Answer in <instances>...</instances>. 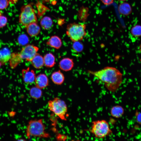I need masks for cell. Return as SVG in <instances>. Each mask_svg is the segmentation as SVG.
I'll list each match as a JSON object with an SVG mask.
<instances>
[{"instance_id":"cell-1","label":"cell","mask_w":141,"mask_h":141,"mask_svg":"<svg viewBox=\"0 0 141 141\" xmlns=\"http://www.w3.org/2000/svg\"><path fill=\"white\" fill-rule=\"evenodd\" d=\"M88 72L102 81L111 92L117 91L122 83V73L113 67L107 66L97 71L89 70Z\"/></svg>"},{"instance_id":"cell-2","label":"cell","mask_w":141,"mask_h":141,"mask_svg":"<svg viewBox=\"0 0 141 141\" xmlns=\"http://www.w3.org/2000/svg\"><path fill=\"white\" fill-rule=\"evenodd\" d=\"M26 136L28 139L31 137L49 138L50 134L46 131L45 126L42 119L31 120L28 122L26 130Z\"/></svg>"},{"instance_id":"cell-3","label":"cell","mask_w":141,"mask_h":141,"mask_svg":"<svg viewBox=\"0 0 141 141\" xmlns=\"http://www.w3.org/2000/svg\"><path fill=\"white\" fill-rule=\"evenodd\" d=\"M87 25L84 23L74 22L67 25L66 34L73 42L81 41L87 35Z\"/></svg>"},{"instance_id":"cell-4","label":"cell","mask_w":141,"mask_h":141,"mask_svg":"<svg viewBox=\"0 0 141 141\" xmlns=\"http://www.w3.org/2000/svg\"><path fill=\"white\" fill-rule=\"evenodd\" d=\"M90 131L95 137L99 139L110 136L113 133L108 122L104 120L93 121Z\"/></svg>"},{"instance_id":"cell-5","label":"cell","mask_w":141,"mask_h":141,"mask_svg":"<svg viewBox=\"0 0 141 141\" xmlns=\"http://www.w3.org/2000/svg\"><path fill=\"white\" fill-rule=\"evenodd\" d=\"M49 109L62 120L66 121L67 107L65 102L58 97L49 101Z\"/></svg>"},{"instance_id":"cell-6","label":"cell","mask_w":141,"mask_h":141,"mask_svg":"<svg viewBox=\"0 0 141 141\" xmlns=\"http://www.w3.org/2000/svg\"><path fill=\"white\" fill-rule=\"evenodd\" d=\"M19 22L25 27L31 23L37 22L35 11L31 4H28L21 7Z\"/></svg>"},{"instance_id":"cell-7","label":"cell","mask_w":141,"mask_h":141,"mask_svg":"<svg viewBox=\"0 0 141 141\" xmlns=\"http://www.w3.org/2000/svg\"><path fill=\"white\" fill-rule=\"evenodd\" d=\"M39 50L38 47L33 45L28 44L23 47L19 52L22 60L30 61L38 53Z\"/></svg>"},{"instance_id":"cell-8","label":"cell","mask_w":141,"mask_h":141,"mask_svg":"<svg viewBox=\"0 0 141 141\" xmlns=\"http://www.w3.org/2000/svg\"><path fill=\"white\" fill-rule=\"evenodd\" d=\"M22 75L24 82L27 84H31L34 82L36 77L34 71L28 67L22 70Z\"/></svg>"},{"instance_id":"cell-9","label":"cell","mask_w":141,"mask_h":141,"mask_svg":"<svg viewBox=\"0 0 141 141\" xmlns=\"http://www.w3.org/2000/svg\"><path fill=\"white\" fill-rule=\"evenodd\" d=\"M34 82L36 86L42 89L46 87L48 85L49 80L46 74L41 73L36 77Z\"/></svg>"},{"instance_id":"cell-10","label":"cell","mask_w":141,"mask_h":141,"mask_svg":"<svg viewBox=\"0 0 141 141\" xmlns=\"http://www.w3.org/2000/svg\"><path fill=\"white\" fill-rule=\"evenodd\" d=\"M74 65L73 59L68 57L63 58L60 61L59 63L60 69L66 72L71 70L73 68Z\"/></svg>"},{"instance_id":"cell-11","label":"cell","mask_w":141,"mask_h":141,"mask_svg":"<svg viewBox=\"0 0 141 141\" xmlns=\"http://www.w3.org/2000/svg\"><path fill=\"white\" fill-rule=\"evenodd\" d=\"M26 27V31L28 34L32 37L38 35L40 31V27L37 24V22L31 23Z\"/></svg>"},{"instance_id":"cell-12","label":"cell","mask_w":141,"mask_h":141,"mask_svg":"<svg viewBox=\"0 0 141 141\" xmlns=\"http://www.w3.org/2000/svg\"><path fill=\"white\" fill-rule=\"evenodd\" d=\"M46 44L56 49H59L61 46L62 42L61 39L57 36H51L46 42Z\"/></svg>"},{"instance_id":"cell-13","label":"cell","mask_w":141,"mask_h":141,"mask_svg":"<svg viewBox=\"0 0 141 141\" xmlns=\"http://www.w3.org/2000/svg\"><path fill=\"white\" fill-rule=\"evenodd\" d=\"M11 54L10 50L7 47L0 49V62L2 65L5 64L9 61Z\"/></svg>"},{"instance_id":"cell-14","label":"cell","mask_w":141,"mask_h":141,"mask_svg":"<svg viewBox=\"0 0 141 141\" xmlns=\"http://www.w3.org/2000/svg\"><path fill=\"white\" fill-rule=\"evenodd\" d=\"M51 78L53 82L58 85L62 84L65 79L63 74L60 70L53 72L51 75Z\"/></svg>"},{"instance_id":"cell-15","label":"cell","mask_w":141,"mask_h":141,"mask_svg":"<svg viewBox=\"0 0 141 141\" xmlns=\"http://www.w3.org/2000/svg\"><path fill=\"white\" fill-rule=\"evenodd\" d=\"M32 66L35 68L40 69L44 65L43 57L37 53L31 61Z\"/></svg>"},{"instance_id":"cell-16","label":"cell","mask_w":141,"mask_h":141,"mask_svg":"<svg viewBox=\"0 0 141 141\" xmlns=\"http://www.w3.org/2000/svg\"><path fill=\"white\" fill-rule=\"evenodd\" d=\"M118 10L120 14L124 16L129 15L132 11L130 4L126 2H124L120 3L119 6Z\"/></svg>"},{"instance_id":"cell-17","label":"cell","mask_w":141,"mask_h":141,"mask_svg":"<svg viewBox=\"0 0 141 141\" xmlns=\"http://www.w3.org/2000/svg\"><path fill=\"white\" fill-rule=\"evenodd\" d=\"M44 65L48 68L53 67L56 64L55 58L51 53L46 54L43 57Z\"/></svg>"},{"instance_id":"cell-18","label":"cell","mask_w":141,"mask_h":141,"mask_svg":"<svg viewBox=\"0 0 141 141\" xmlns=\"http://www.w3.org/2000/svg\"><path fill=\"white\" fill-rule=\"evenodd\" d=\"M22 60L19 52L11 53L10 58L9 61L10 68L13 69L15 68L21 63Z\"/></svg>"},{"instance_id":"cell-19","label":"cell","mask_w":141,"mask_h":141,"mask_svg":"<svg viewBox=\"0 0 141 141\" xmlns=\"http://www.w3.org/2000/svg\"><path fill=\"white\" fill-rule=\"evenodd\" d=\"M124 113V108L121 106L117 105L113 106L111 109L110 114L115 118H119L121 117Z\"/></svg>"},{"instance_id":"cell-20","label":"cell","mask_w":141,"mask_h":141,"mask_svg":"<svg viewBox=\"0 0 141 141\" xmlns=\"http://www.w3.org/2000/svg\"><path fill=\"white\" fill-rule=\"evenodd\" d=\"M40 24L43 29L47 30L50 29L52 27L53 22L51 18L47 16H45L41 19Z\"/></svg>"},{"instance_id":"cell-21","label":"cell","mask_w":141,"mask_h":141,"mask_svg":"<svg viewBox=\"0 0 141 141\" xmlns=\"http://www.w3.org/2000/svg\"><path fill=\"white\" fill-rule=\"evenodd\" d=\"M41 89L36 86L32 87L29 91L30 96L34 99H39L42 95V92Z\"/></svg>"},{"instance_id":"cell-22","label":"cell","mask_w":141,"mask_h":141,"mask_svg":"<svg viewBox=\"0 0 141 141\" xmlns=\"http://www.w3.org/2000/svg\"><path fill=\"white\" fill-rule=\"evenodd\" d=\"M130 32L131 34L134 37L141 36V25H137L134 26L131 29Z\"/></svg>"},{"instance_id":"cell-23","label":"cell","mask_w":141,"mask_h":141,"mask_svg":"<svg viewBox=\"0 0 141 141\" xmlns=\"http://www.w3.org/2000/svg\"><path fill=\"white\" fill-rule=\"evenodd\" d=\"M72 48L73 50L77 53L82 52L84 49V45L80 41H77L73 42Z\"/></svg>"},{"instance_id":"cell-24","label":"cell","mask_w":141,"mask_h":141,"mask_svg":"<svg viewBox=\"0 0 141 141\" xmlns=\"http://www.w3.org/2000/svg\"><path fill=\"white\" fill-rule=\"evenodd\" d=\"M7 22V19L6 17L0 14V28L5 26Z\"/></svg>"},{"instance_id":"cell-25","label":"cell","mask_w":141,"mask_h":141,"mask_svg":"<svg viewBox=\"0 0 141 141\" xmlns=\"http://www.w3.org/2000/svg\"><path fill=\"white\" fill-rule=\"evenodd\" d=\"M9 2V0H0V9H4L7 8Z\"/></svg>"},{"instance_id":"cell-26","label":"cell","mask_w":141,"mask_h":141,"mask_svg":"<svg viewBox=\"0 0 141 141\" xmlns=\"http://www.w3.org/2000/svg\"><path fill=\"white\" fill-rule=\"evenodd\" d=\"M101 1L104 5H108L112 4L114 0H100Z\"/></svg>"},{"instance_id":"cell-27","label":"cell","mask_w":141,"mask_h":141,"mask_svg":"<svg viewBox=\"0 0 141 141\" xmlns=\"http://www.w3.org/2000/svg\"><path fill=\"white\" fill-rule=\"evenodd\" d=\"M136 119L138 123L141 125V112L138 114L136 116Z\"/></svg>"},{"instance_id":"cell-28","label":"cell","mask_w":141,"mask_h":141,"mask_svg":"<svg viewBox=\"0 0 141 141\" xmlns=\"http://www.w3.org/2000/svg\"><path fill=\"white\" fill-rule=\"evenodd\" d=\"M9 3L14 4L16 3L18 0H9Z\"/></svg>"},{"instance_id":"cell-29","label":"cell","mask_w":141,"mask_h":141,"mask_svg":"<svg viewBox=\"0 0 141 141\" xmlns=\"http://www.w3.org/2000/svg\"><path fill=\"white\" fill-rule=\"evenodd\" d=\"M43 1L46 2H50L52 0H42Z\"/></svg>"},{"instance_id":"cell-30","label":"cell","mask_w":141,"mask_h":141,"mask_svg":"<svg viewBox=\"0 0 141 141\" xmlns=\"http://www.w3.org/2000/svg\"><path fill=\"white\" fill-rule=\"evenodd\" d=\"M126 0H119V1H125Z\"/></svg>"},{"instance_id":"cell-31","label":"cell","mask_w":141,"mask_h":141,"mask_svg":"<svg viewBox=\"0 0 141 141\" xmlns=\"http://www.w3.org/2000/svg\"><path fill=\"white\" fill-rule=\"evenodd\" d=\"M2 65L1 63V62H0V69L1 68V66Z\"/></svg>"}]
</instances>
